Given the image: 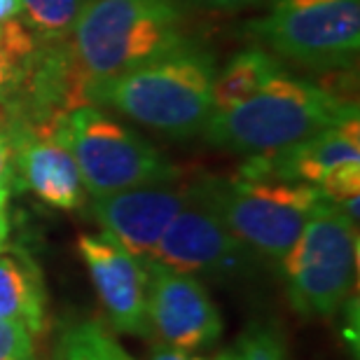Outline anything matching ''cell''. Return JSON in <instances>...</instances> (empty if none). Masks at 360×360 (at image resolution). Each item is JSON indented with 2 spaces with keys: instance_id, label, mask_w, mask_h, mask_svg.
Returning a JSON list of instances; mask_svg holds the SVG:
<instances>
[{
  "instance_id": "obj_21",
  "label": "cell",
  "mask_w": 360,
  "mask_h": 360,
  "mask_svg": "<svg viewBox=\"0 0 360 360\" xmlns=\"http://www.w3.org/2000/svg\"><path fill=\"white\" fill-rule=\"evenodd\" d=\"M17 183V136L0 112V192H12Z\"/></svg>"
},
{
  "instance_id": "obj_16",
  "label": "cell",
  "mask_w": 360,
  "mask_h": 360,
  "mask_svg": "<svg viewBox=\"0 0 360 360\" xmlns=\"http://www.w3.org/2000/svg\"><path fill=\"white\" fill-rule=\"evenodd\" d=\"M49 360H134L103 323L84 319L66 323L56 335Z\"/></svg>"
},
{
  "instance_id": "obj_4",
  "label": "cell",
  "mask_w": 360,
  "mask_h": 360,
  "mask_svg": "<svg viewBox=\"0 0 360 360\" xmlns=\"http://www.w3.org/2000/svg\"><path fill=\"white\" fill-rule=\"evenodd\" d=\"M257 257L281 264L323 194L307 183L248 176H204L187 187Z\"/></svg>"
},
{
  "instance_id": "obj_11",
  "label": "cell",
  "mask_w": 360,
  "mask_h": 360,
  "mask_svg": "<svg viewBox=\"0 0 360 360\" xmlns=\"http://www.w3.org/2000/svg\"><path fill=\"white\" fill-rule=\"evenodd\" d=\"M77 253L117 333L150 337L148 323V264L110 234H80Z\"/></svg>"
},
{
  "instance_id": "obj_10",
  "label": "cell",
  "mask_w": 360,
  "mask_h": 360,
  "mask_svg": "<svg viewBox=\"0 0 360 360\" xmlns=\"http://www.w3.org/2000/svg\"><path fill=\"white\" fill-rule=\"evenodd\" d=\"M148 264V323L150 337L183 351L213 347L222 335V316L211 292L197 276L167 264Z\"/></svg>"
},
{
  "instance_id": "obj_14",
  "label": "cell",
  "mask_w": 360,
  "mask_h": 360,
  "mask_svg": "<svg viewBox=\"0 0 360 360\" xmlns=\"http://www.w3.org/2000/svg\"><path fill=\"white\" fill-rule=\"evenodd\" d=\"M0 321L24 326L33 340L47 333L45 281L26 255H0Z\"/></svg>"
},
{
  "instance_id": "obj_13",
  "label": "cell",
  "mask_w": 360,
  "mask_h": 360,
  "mask_svg": "<svg viewBox=\"0 0 360 360\" xmlns=\"http://www.w3.org/2000/svg\"><path fill=\"white\" fill-rule=\"evenodd\" d=\"M59 127V124H56ZM17 136V180L40 201L59 211H77L84 206V183L73 153L54 131H24Z\"/></svg>"
},
{
  "instance_id": "obj_18",
  "label": "cell",
  "mask_w": 360,
  "mask_h": 360,
  "mask_svg": "<svg viewBox=\"0 0 360 360\" xmlns=\"http://www.w3.org/2000/svg\"><path fill=\"white\" fill-rule=\"evenodd\" d=\"M87 0H21L24 24L38 42L68 40Z\"/></svg>"
},
{
  "instance_id": "obj_19",
  "label": "cell",
  "mask_w": 360,
  "mask_h": 360,
  "mask_svg": "<svg viewBox=\"0 0 360 360\" xmlns=\"http://www.w3.org/2000/svg\"><path fill=\"white\" fill-rule=\"evenodd\" d=\"M213 360H288V351L276 328L269 323H253Z\"/></svg>"
},
{
  "instance_id": "obj_3",
  "label": "cell",
  "mask_w": 360,
  "mask_h": 360,
  "mask_svg": "<svg viewBox=\"0 0 360 360\" xmlns=\"http://www.w3.org/2000/svg\"><path fill=\"white\" fill-rule=\"evenodd\" d=\"M70 35L89 80L129 73L192 42L180 0H87Z\"/></svg>"
},
{
  "instance_id": "obj_8",
  "label": "cell",
  "mask_w": 360,
  "mask_h": 360,
  "mask_svg": "<svg viewBox=\"0 0 360 360\" xmlns=\"http://www.w3.org/2000/svg\"><path fill=\"white\" fill-rule=\"evenodd\" d=\"M239 174L314 185L330 201L356 197L360 194L358 117L330 127L281 153L253 155Z\"/></svg>"
},
{
  "instance_id": "obj_22",
  "label": "cell",
  "mask_w": 360,
  "mask_h": 360,
  "mask_svg": "<svg viewBox=\"0 0 360 360\" xmlns=\"http://www.w3.org/2000/svg\"><path fill=\"white\" fill-rule=\"evenodd\" d=\"M190 5L206 7V10H222V12H236V10H246V7L262 5L267 0H185Z\"/></svg>"
},
{
  "instance_id": "obj_20",
  "label": "cell",
  "mask_w": 360,
  "mask_h": 360,
  "mask_svg": "<svg viewBox=\"0 0 360 360\" xmlns=\"http://www.w3.org/2000/svg\"><path fill=\"white\" fill-rule=\"evenodd\" d=\"M0 360H38L35 340L24 326L0 321Z\"/></svg>"
},
{
  "instance_id": "obj_17",
  "label": "cell",
  "mask_w": 360,
  "mask_h": 360,
  "mask_svg": "<svg viewBox=\"0 0 360 360\" xmlns=\"http://www.w3.org/2000/svg\"><path fill=\"white\" fill-rule=\"evenodd\" d=\"M35 47L38 38L21 19L0 21V108L10 103L19 89Z\"/></svg>"
},
{
  "instance_id": "obj_1",
  "label": "cell",
  "mask_w": 360,
  "mask_h": 360,
  "mask_svg": "<svg viewBox=\"0 0 360 360\" xmlns=\"http://www.w3.org/2000/svg\"><path fill=\"white\" fill-rule=\"evenodd\" d=\"M215 56L197 42L129 73L89 80V105H108L169 139H190L213 115Z\"/></svg>"
},
{
  "instance_id": "obj_12",
  "label": "cell",
  "mask_w": 360,
  "mask_h": 360,
  "mask_svg": "<svg viewBox=\"0 0 360 360\" xmlns=\"http://www.w3.org/2000/svg\"><path fill=\"white\" fill-rule=\"evenodd\" d=\"M187 187L162 183L94 197L89 208L105 234L146 260L153 255L164 229L187 204Z\"/></svg>"
},
{
  "instance_id": "obj_6",
  "label": "cell",
  "mask_w": 360,
  "mask_h": 360,
  "mask_svg": "<svg viewBox=\"0 0 360 360\" xmlns=\"http://www.w3.org/2000/svg\"><path fill=\"white\" fill-rule=\"evenodd\" d=\"M56 134L73 153L91 197L171 183L178 176L174 164L153 143L98 105H80L66 112Z\"/></svg>"
},
{
  "instance_id": "obj_23",
  "label": "cell",
  "mask_w": 360,
  "mask_h": 360,
  "mask_svg": "<svg viewBox=\"0 0 360 360\" xmlns=\"http://www.w3.org/2000/svg\"><path fill=\"white\" fill-rule=\"evenodd\" d=\"M10 192H0V253L7 248L10 241Z\"/></svg>"
},
{
  "instance_id": "obj_15",
  "label": "cell",
  "mask_w": 360,
  "mask_h": 360,
  "mask_svg": "<svg viewBox=\"0 0 360 360\" xmlns=\"http://www.w3.org/2000/svg\"><path fill=\"white\" fill-rule=\"evenodd\" d=\"M285 73L276 56L262 47H246L236 52L213 77V112L229 110L255 96L274 77Z\"/></svg>"
},
{
  "instance_id": "obj_2",
  "label": "cell",
  "mask_w": 360,
  "mask_h": 360,
  "mask_svg": "<svg viewBox=\"0 0 360 360\" xmlns=\"http://www.w3.org/2000/svg\"><path fill=\"white\" fill-rule=\"evenodd\" d=\"M351 117H358L356 103L285 70L248 101L213 112L201 134L213 148L253 157L288 150Z\"/></svg>"
},
{
  "instance_id": "obj_5",
  "label": "cell",
  "mask_w": 360,
  "mask_h": 360,
  "mask_svg": "<svg viewBox=\"0 0 360 360\" xmlns=\"http://www.w3.org/2000/svg\"><path fill=\"white\" fill-rule=\"evenodd\" d=\"M288 300L307 319H333L356 288L358 225L323 199L281 262Z\"/></svg>"
},
{
  "instance_id": "obj_9",
  "label": "cell",
  "mask_w": 360,
  "mask_h": 360,
  "mask_svg": "<svg viewBox=\"0 0 360 360\" xmlns=\"http://www.w3.org/2000/svg\"><path fill=\"white\" fill-rule=\"evenodd\" d=\"M146 260L162 262L192 276L201 274L218 281H236L253 274L260 257L236 239L206 206L190 197Z\"/></svg>"
},
{
  "instance_id": "obj_25",
  "label": "cell",
  "mask_w": 360,
  "mask_h": 360,
  "mask_svg": "<svg viewBox=\"0 0 360 360\" xmlns=\"http://www.w3.org/2000/svg\"><path fill=\"white\" fill-rule=\"evenodd\" d=\"M21 14V0H0V21L14 19Z\"/></svg>"
},
{
  "instance_id": "obj_7",
  "label": "cell",
  "mask_w": 360,
  "mask_h": 360,
  "mask_svg": "<svg viewBox=\"0 0 360 360\" xmlns=\"http://www.w3.org/2000/svg\"><path fill=\"white\" fill-rule=\"evenodd\" d=\"M246 31L307 68H351L360 47V0H274Z\"/></svg>"
},
{
  "instance_id": "obj_24",
  "label": "cell",
  "mask_w": 360,
  "mask_h": 360,
  "mask_svg": "<svg viewBox=\"0 0 360 360\" xmlns=\"http://www.w3.org/2000/svg\"><path fill=\"white\" fill-rule=\"evenodd\" d=\"M148 360H206V358L194 356V354H190V351L174 349V347H167V344H162L160 349H155L153 354H150Z\"/></svg>"
}]
</instances>
